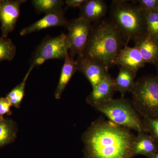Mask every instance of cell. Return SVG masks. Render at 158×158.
I'll list each match as a JSON object with an SVG mask.
<instances>
[{
	"label": "cell",
	"instance_id": "obj_25",
	"mask_svg": "<svg viewBox=\"0 0 158 158\" xmlns=\"http://www.w3.org/2000/svg\"><path fill=\"white\" fill-rule=\"evenodd\" d=\"M11 104L7 97H0V118H3L6 114L11 113Z\"/></svg>",
	"mask_w": 158,
	"mask_h": 158
},
{
	"label": "cell",
	"instance_id": "obj_29",
	"mask_svg": "<svg viewBox=\"0 0 158 158\" xmlns=\"http://www.w3.org/2000/svg\"><path fill=\"white\" fill-rule=\"evenodd\" d=\"M156 77L157 80L158 82V71L157 76Z\"/></svg>",
	"mask_w": 158,
	"mask_h": 158
},
{
	"label": "cell",
	"instance_id": "obj_28",
	"mask_svg": "<svg viewBox=\"0 0 158 158\" xmlns=\"http://www.w3.org/2000/svg\"><path fill=\"white\" fill-rule=\"evenodd\" d=\"M2 1L0 0V8H1V5H2Z\"/></svg>",
	"mask_w": 158,
	"mask_h": 158
},
{
	"label": "cell",
	"instance_id": "obj_7",
	"mask_svg": "<svg viewBox=\"0 0 158 158\" xmlns=\"http://www.w3.org/2000/svg\"><path fill=\"white\" fill-rule=\"evenodd\" d=\"M92 27L91 23L81 16L69 21L66 28L68 31L67 37L69 44V52L70 53H69L72 57L84 56Z\"/></svg>",
	"mask_w": 158,
	"mask_h": 158
},
{
	"label": "cell",
	"instance_id": "obj_1",
	"mask_svg": "<svg viewBox=\"0 0 158 158\" xmlns=\"http://www.w3.org/2000/svg\"><path fill=\"white\" fill-rule=\"evenodd\" d=\"M135 136L110 121L94 122L83 135L86 158H132Z\"/></svg>",
	"mask_w": 158,
	"mask_h": 158
},
{
	"label": "cell",
	"instance_id": "obj_19",
	"mask_svg": "<svg viewBox=\"0 0 158 158\" xmlns=\"http://www.w3.org/2000/svg\"><path fill=\"white\" fill-rule=\"evenodd\" d=\"M17 128L14 122L0 118V147L12 142L16 137Z\"/></svg>",
	"mask_w": 158,
	"mask_h": 158
},
{
	"label": "cell",
	"instance_id": "obj_3",
	"mask_svg": "<svg viewBox=\"0 0 158 158\" xmlns=\"http://www.w3.org/2000/svg\"><path fill=\"white\" fill-rule=\"evenodd\" d=\"M110 20L121 34L126 45L145 33V12L129 1L114 0L110 8Z\"/></svg>",
	"mask_w": 158,
	"mask_h": 158
},
{
	"label": "cell",
	"instance_id": "obj_23",
	"mask_svg": "<svg viewBox=\"0 0 158 158\" xmlns=\"http://www.w3.org/2000/svg\"><path fill=\"white\" fill-rule=\"evenodd\" d=\"M142 120L144 132L148 133L158 143V118H144Z\"/></svg>",
	"mask_w": 158,
	"mask_h": 158
},
{
	"label": "cell",
	"instance_id": "obj_12",
	"mask_svg": "<svg viewBox=\"0 0 158 158\" xmlns=\"http://www.w3.org/2000/svg\"><path fill=\"white\" fill-rule=\"evenodd\" d=\"M115 90L114 79L110 74L94 88L87 97L86 101L94 107L113 99Z\"/></svg>",
	"mask_w": 158,
	"mask_h": 158
},
{
	"label": "cell",
	"instance_id": "obj_16",
	"mask_svg": "<svg viewBox=\"0 0 158 158\" xmlns=\"http://www.w3.org/2000/svg\"><path fill=\"white\" fill-rule=\"evenodd\" d=\"M77 71L78 70L76 61L73 57L69 55L68 52L64 59V64L61 70L59 81L54 94L55 98L57 99L61 98L65 88Z\"/></svg>",
	"mask_w": 158,
	"mask_h": 158
},
{
	"label": "cell",
	"instance_id": "obj_4",
	"mask_svg": "<svg viewBox=\"0 0 158 158\" xmlns=\"http://www.w3.org/2000/svg\"><path fill=\"white\" fill-rule=\"evenodd\" d=\"M117 125L144 132L143 120L130 102L123 98L112 99L94 107Z\"/></svg>",
	"mask_w": 158,
	"mask_h": 158
},
{
	"label": "cell",
	"instance_id": "obj_18",
	"mask_svg": "<svg viewBox=\"0 0 158 158\" xmlns=\"http://www.w3.org/2000/svg\"><path fill=\"white\" fill-rule=\"evenodd\" d=\"M34 67V66L33 65H31L30 68L21 82L13 88L6 96L11 103V106L19 108L20 107L22 102L25 96L26 83L30 73Z\"/></svg>",
	"mask_w": 158,
	"mask_h": 158
},
{
	"label": "cell",
	"instance_id": "obj_20",
	"mask_svg": "<svg viewBox=\"0 0 158 158\" xmlns=\"http://www.w3.org/2000/svg\"><path fill=\"white\" fill-rule=\"evenodd\" d=\"M32 3L38 13L47 14L63 10L65 2L62 0H34Z\"/></svg>",
	"mask_w": 158,
	"mask_h": 158
},
{
	"label": "cell",
	"instance_id": "obj_17",
	"mask_svg": "<svg viewBox=\"0 0 158 158\" xmlns=\"http://www.w3.org/2000/svg\"><path fill=\"white\" fill-rule=\"evenodd\" d=\"M137 73L126 67H119V72L114 79L115 90L120 92L122 98L126 94L131 92L135 84Z\"/></svg>",
	"mask_w": 158,
	"mask_h": 158
},
{
	"label": "cell",
	"instance_id": "obj_24",
	"mask_svg": "<svg viewBox=\"0 0 158 158\" xmlns=\"http://www.w3.org/2000/svg\"><path fill=\"white\" fill-rule=\"evenodd\" d=\"M133 2L144 12L155 11L158 7V0H139Z\"/></svg>",
	"mask_w": 158,
	"mask_h": 158
},
{
	"label": "cell",
	"instance_id": "obj_15",
	"mask_svg": "<svg viewBox=\"0 0 158 158\" xmlns=\"http://www.w3.org/2000/svg\"><path fill=\"white\" fill-rule=\"evenodd\" d=\"M158 151V143L149 134L138 133L133 141V156L143 155L148 157Z\"/></svg>",
	"mask_w": 158,
	"mask_h": 158
},
{
	"label": "cell",
	"instance_id": "obj_11",
	"mask_svg": "<svg viewBox=\"0 0 158 158\" xmlns=\"http://www.w3.org/2000/svg\"><path fill=\"white\" fill-rule=\"evenodd\" d=\"M140 51L137 48L125 45L118 53L114 65L126 67L136 73L146 64Z\"/></svg>",
	"mask_w": 158,
	"mask_h": 158
},
{
	"label": "cell",
	"instance_id": "obj_21",
	"mask_svg": "<svg viewBox=\"0 0 158 158\" xmlns=\"http://www.w3.org/2000/svg\"><path fill=\"white\" fill-rule=\"evenodd\" d=\"M145 33L158 40V12H145Z\"/></svg>",
	"mask_w": 158,
	"mask_h": 158
},
{
	"label": "cell",
	"instance_id": "obj_10",
	"mask_svg": "<svg viewBox=\"0 0 158 158\" xmlns=\"http://www.w3.org/2000/svg\"><path fill=\"white\" fill-rule=\"evenodd\" d=\"M69 21L65 18L63 10L45 15L44 17L28 27L24 28L20 32L21 36H25L34 32L55 27L66 28Z\"/></svg>",
	"mask_w": 158,
	"mask_h": 158
},
{
	"label": "cell",
	"instance_id": "obj_27",
	"mask_svg": "<svg viewBox=\"0 0 158 158\" xmlns=\"http://www.w3.org/2000/svg\"><path fill=\"white\" fill-rule=\"evenodd\" d=\"M148 158H158V151L154 154L149 156Z\"/></svg>",
	"mask_w": 158,
	"mask_h": 158
},
{
	"label": "cell",
	"instance_id": "obj_30",
	"mask_svg": "<svg viewBox=\"0 0 158 158\" xmlns=\"http://www.w3.org/2000/svg\"><path fill=\"white\" fill-rule=\"evenodd\" d=\"M156 11H157L158 12V7L157 8V9H156Z\"/></svg>",
	"mask_w": 158,
	"mask_h": 158
},
{
	"label": "cell",
	"instance_id": "obj_2",
	"mask_svg": "<svg viewBox=\"0 0 158 158\" xmlns=\"http://www.w3.org/2000/svg\"><path fill=\"white\" fill-rule=\"evenodd\" d=\"M96 23L95 25L92 26L84 56L99 61L109 68L114 65L118 53L125 43L110 20Z\"/></svg>",
	"mask_w": 158,
	"mask_h": 158
},
{
	"label": "cell",
	"instance_id": "obj_26",
	"mask_svg": "<svg viewBox=\"0 0 158 158\" xmlns=\"http://www.w3.org/2000/svg\"><path fill=\"white\" fill-rule=\"evenodd\" d=\"M85 1V0H66L65 3L69 8H80Z\"/></svg>",
	"mask_w": 158,
	"mask_h": 158
},
{
	"label": "cell",
	"instance_id": "obj_5",
	"mask_svg": "<svg viewBox=\"0 0 158 158\" xmlns=\"http://www.w3.org/2000/svg\"><path fill=\"white\" fill-rule=\"evenodd\" d=\"M133 106L144 118H158V82L156 77L147 76L135 81L131 92Z\"/></svg>",
	"mask_w": 158,
	"mask_h": 158
},
{
	"label": "cell",
	"instance_id": "obj_6",
	"mask_svg": "<svg viewBox=\"0 0 158 158\" xmlns=\"http://www.w3.org/2000/svg\"><path fill=\"white\" fill-rule=\"evenodd\" d=\"M69 49L67 34H62L56 37H46L36 48L31 59V65L35 67L50 59H64Z\"/></svg>",
	"mask_w": 158,
	"mask_h": 158
},
{
	"label": "cell",
	"instance_id": "obj_22",
	"mask_svg": "<svg viewBox=\"0 0 158 158\" xmlns=\"http://www.w3.org/2000/svg\"><path fill=\"white\" fill-rule=\"evenodd\" d=\"M16 47L11 39L0 37V62L11 61L16 54Z\"/></svg>",
	"mask_w": 158,
	"mask_h": 158
},
{
	"label": "cell",
	"instance_id": "obj_9",
	"mask_svg": "<svg viewBox=\"0 0 158 158\" xmlns=\"http://www.w3.org/2000/svg\"><path fill=\"white\" fill-rule=\"evenodd\" d=\"M26 1H2L0 8V21L2 37L7 38L14 30L20 13L22 4Z\"/></svg>",
	"mask_w": 158,
	"mask_h": 158
},
{
	"label": "cell",
	"instance_id": "obj_8",
	"mask_svg": "<svg viewBox=\"0 0 158 158\" xmlns=\"http://www.w3.org/2000/svg\"><path fill=\"white\" fill-rule=\"evenodd\" d=\"M76 61L78 71L86 77L92 88L98 85L109 74V68L95 59L83 56L77 57Z\"/></svg>",
	"mask_w": 158,
	"mask_h": 158
},
{
	"label": "cell",
	"instance_id": "obj_13",
	"mask_svg": "<svg viewBox=\"0 0 158 158\" xmlns=\"http://www.w3.org/2000/svg\"><path fill=\"white\" fill-rule=\"evenodd\" d=\"M146 63L158 66V40L144 33L134 41Z\"/></svg>",
	"mask_w": 158,
	"mask_h": 158
},
{
	"label": "cell",
	"instance_id": "obj_14",
	"mask_svg": "<svg viewBox=\"0 0 158 158\" xmlns=\"http://www.w3.org/2000/svg\"><path fill=\"white\" fill-rule=\"evenodd\" d=\"M80 16L92 23L102 19L108 11L106 3L103 0H85L80 8Z\"/></svg>",
	"mask_w": 158,
	"mask_h": 158
}]
</instances>
